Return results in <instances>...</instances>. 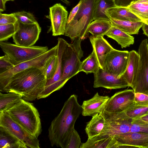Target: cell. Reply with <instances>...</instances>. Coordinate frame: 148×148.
Here are the masks:
<instances>
[{"label": "cell", "instance_id": "6da1fadb", "mask_svg": "<svg viewBox=\"0 0 148 148\" xmlns=\"http://www.w3.org/2000/svg\"><path fill=\"white\" fill-rule=\"evenodd\" d=\"M82 111L77 96L72 95L65 102L48 129V138L51 146L67 148L75 122Z\"/></svg>", "mask_w": 148, "mask_h": 148}, {"label": "cell", "instance_id": "7a4b0ae2", "mask_svg": "<svg viewBox=\"0 0 148 148\" xmlns=\"http://www.w3.org/2000/svg\"><path fill=\"white\" fill-rule=\"evenodd\" d=\"M47 79L44 69L32 67L20 71L8 80L3 92H14L27 101L37 99L44 90Z\"/></svg>", "mask_w": 148, "mask_h": 148}, {"label": "cell", "instance_id": "3957f363", "mask_svg": "<svg viewBox=\"0 0 148 148\" xmlns=\"http://www.w3.org/2000/svg\"><path fill=\"white\" fill-rule=\"evenodd\" d=\"M97 0H82L79 10L71 21L67 24L64 33L73 41L83 40L88 37V28L94 20V13Z\"/></svg>", "mask_w": 148, "mask_h": 148}, {"label": "cell", "instance_id": "277c9868", "mask_svg": "<svg viewBox=\"0 0 148 148\" xmlns=\"http://www.w3.org/2000/svg\"><path fill=\"white\" fill-rule=\"evenodd\" d=\"M6 111L32 135L38 138L42 130L40 115L33 104L22 99Z\"/></svg>", "mask_w": 148, "mask_h": 148}, {"label": "cell", "instance_id": "5b68a950", "mask_svg": "<svg viewBox=\"0 0 148 148\" xmlns=\"http://www.w3.org/2000/svg\"><path fill=\"white\" fill-rule=\"evenodd\" d=\"M82 41L77 38L71 43L68 42L63 51L61 58V81L64 85L80 72L81 60L84 53L81 47Z\"/></svg>", "mask_w": 148, "mask_h": 148}, {"label": "cell", "instance_id": "8992f818", "mask_svg": "<svg viewBox=\"0 0 148 148\" xmlns=\"http://www.w3.org/2000/svg\"><path fill=\"white\" fill-rule=\"evenodd\" d=\"M0 47L14 66L35 58L49 50L47 46L25 47L7 41L0 42Z\"/></svg>", "mask_w": 148, "mask_h": 148}, {"label": "cell", "instance_id": "52a82bcc", "mask_svg": "<svg viewBox=\"0 0 148 148\" xmlns=\"http://www.w3.org/2000/svg\"><path fill=\"white\" fill-rule=\"evenodd\" d=\"M58 46L52 47L32 60L21 63L3 73L0 74V91L3 92L9 79L16 73L32 67L44 69L49 60L57 53Z\"/></svg>", "mask_w": 148, "mask_h": 148}, {"label": "cell", "instance_id": "ba28073f", "mask_svg": "<svg viewBox=\"0 0 148 148\" xmlns=\"http://www.w3.org/2000/svg\"><path fill=\"white\" fill-rule=\"evenodd\" d=\"M0 126L16 136L27 148H40L39 140L38 138L32 135L6 111L0 112Z\"/></svg>", "mask_w": 148, "mask_h": 148}, {"label": "cell", "instance_id": "9c48e42d", "mask_svg": "<svg viewBox=\"0 0 148 148\" xmlns=\"http://www.w3.org/2000/svg\"><path fill=\"white\" fill-rule=\"evenodd\" d=\"M147 39L143 40L139 46V66L135 80L131 86L135 93L148 95V51Z\"/></svg>", "mask_w": 148, "mask_h": 148}, {"label": "cell", "instance_id": "30bf717a", "mask_svg": "<svg viewBox=\"0 0 148 148\" xmlns=\"http://www.w3.org/2000/svg\"><path fill=\"white\" fill-rule=\"evenodd\" d=\"M129 55L128 51L114 49L104 56L103 69L107 73L121 77L126 70Z\"/></svg>", "mask_w": 148, "mask_h": 148}, {"label": "cell", "instance_id": "8fae6325", "mask_svg": "<svg viewBox=\"0 0 148 148\" xmlns=\"http://www.w3.org/2000/svg\"><path fill=\"white\" fill-rule=\"evenodd\" d=\"M58 64L55 73L52 78L47 81L44 90L39 95L37 99L47 97L53 92L60 90L64 85L61 81L62 75L61 58L63 52L68 42L60 38H58Z\"/></svg>", "mask_w": 148, "mask_h": 148}, {"label": "cell", "instance_id": "7c38bea8", "mask_svg": "<svg viewBox=\"0 0 148 148\" xmlns=\"http://www.w3.org/2000/svg\"><path fill=\"white\" fill-rule=\"evenodd\" d=\"M18 22V29L12 36L13 42L21 46H33L39 38L41 27L38 23L27 24Z\"/></svg>", "mask_w": 148, "mask_h": 148}, {"label": "cell", "instance_id": "4fadbf2b", "mask_svg": "<svg viewBox=\"0 0 148 148\" xmlns=\"http://www.w3.org/2000/svg\"><path fill=\"white\" fill-rule=\"evenodd\" d=\"M135 92L126 89L115 93L110 98L103 112L110 113L122 112L135 103Z\"/></svg>", "mask_w": 148, "mask_h": 148}, {"label": "cell", "instance_id": "5bb4252c", "mask_svg": "<svg viewBox=\"0 0 148 148\" xmlns=\"http://www.w3.org/2000/svg\"><path fill=\"white\" fill-rule=\"evenodd\" d=\"M68 12L66 8L60 3H57L49 8V14L46 17L50 19L49 29L54 36L64 35L67 23Z\"/></svg>", "mask_w": 148, "mask_h": 148}, {"label": "cell", "instance_id": "9a60e30c", "mask_svg": "<svg viewBox=\"0 0 148 148\" xmlns=\"http://www.w3.org/2000/svg\"><path fill=\"white\" fill-rule=\"evenodd\" d=\"M94 74L93 87H103L107 89H117L129 87V84L123 76L119 77L105 72L99 68Z\"/></svg>", "mask_w": 148, "mask_h": 148}, {"label": "cell", "instance_id": "2e32d148", "mask_svg": "<svg viewBox=\"0 0 148 148\" xmlns=\"http://www.w3.org/2000/svg\"><path fill=\"white\" fill-rule=\"evenodd\" d=\"M119 148H148V133L129 132L113 137Z\"/></svg>", "mask_w": 148, "mask_h": 148}, {"label": "cell", "instance_id": "e0dca14e", "mask_svg": "<svg viewBox=\"0 0 148 148\" xmlns=\"http://www.w3.org/2000/svg\"><path fill=\"white\" fill-rule=\"evenodd\" d=\"M110 98L108 96L100 95L97 92L90 99L84 101L82 106V115L92 116L102 113Z\"/></svg>", "mask_w": 148, "mask_h": 148}, {"label": "cell", "instance_id": "ac0fdd59", "mask_svg": "<svg viewBox=\"0 0 148 148\" xmlns=\"http://www.w3.org/2000/svg\"><path fill=\"white\" fill-rule=\"evenodd\" d=\"M148 112V106L139 105L134 103L122 112L110 113L103 112L102 114L105 118L132 120L142 116Z\"/></svg>", "mask_w": 148, "mask_h": 148}, {"label": "cell", "instance_id": "d6986e66", "mask_svg": "<svg viewBox=\"0 0 148 148\" xmlns=\"http://www.w3.org/2000/svg\"><path fill=\"white\" fill-rule=\"evenodd\" d=\"M89 38L99 67L103 69L104 56L114 48L103 36H90Z\"/></svg>", "mask_w": 148, "mask_h": 148}, {"label": "cell", "instance_id": "ffe728a7", "mask_svg": "<svg viewBox=\"0 0 148 148\" xmlns=\"http://www.w3.org/2000/svg\"><path fill=\"white\" fill-rule=\"evenodd\" d=\"M117 144L111 136L100 134L81 144L80 148H117Z\"/></svg>", "mask_w": 148, "mask_h": 148}, {"label": "cell", "instance_id": "44dd1931", "mask_svg": "<svg viewBox=\"0 0 148 148\" xmlns=\"http://www.w3.org/2000/svg\"><path fill=\"white\" fill-rule=\"evenodd\" d=\"M139 55L138 52L135 50L129 51L127 66L122 75L127 82L129 87L131 86L136 78L139 66Z\"/></svg>", "mask_w": 148, "mask_h": 148}, {"label": "cell", "instance_id": "7402d4cb", "mask_svg": "<svg viewBox=\"0 0 148 148\" xmlns=\"http://www.w3.org/2000/svg\"><path fill=\"white\" fill-rule=\"evenodd\" d=\"M105 12L107 15L118 19L134 22L142 21L140 18L131 12L127 7L115 5L108 8L105 11Z\"/></svg>", "mask_w": 148, "mask_h": 148}, {"label": "cell", "instance_id": "603a6c76", "mask_svg": "<svg viewBox=\"0 0 148 148\" xmlns=\"http://www.w3.org/2000/svg\"><path fill=\"white\" fill-rule=\"evenodd\" d=\"M115 40L121 48H126L134 44V38L115 26L112 25L105 35Z\"/></svg>", "mask_w": 148, "mask_h": 148}, {"label": "cell", "instance_id": "cb8c5ba5", "mask_svg": "<svg viewBox=\"0 0 148 148\" xmlns=\"http://www.w3.org/2000/svg\"><path fill=\"white\" fill-rule=\"evenodd\" d=\"M107 16L112 25L116 27L130 35L138 34L140 29L144 23L142 21L134 22L112 18L108 15Z\"/></svg>", "mask_w": 148, "mask_h": 148}, {"label": "cell", "instance_id": "d4e9b609", "mask_svg": "<svg viewBox=\"0 0 148 148\" xmlns=\"http://www.w3.org/2000/svg\"><path fill=\"white\" fill-rule=\"evenodd\" d=\"M0 148H27L26 145L14 135L0 126Z\"/></svg>", "mask_w": 148, "mask_h": 148}, {"label": "cell", "instance_id": "484cf974", "mask_svg": "<svg viewBox=\"0 0 148 148\" xmlns=\"http://www.w3.org/2000/svg\"><path fill=\"white\" fill-rule=\"evenodd\" d=\"M105 121L102 113L92 116L91 120L87 123L85 129L88 139H90L101 133L104 126Z\"/></svg>", "mask_w": 148, "mask_h": 148}, {"label": "cell", "instance_id": "4316f807", "mask_svg": "<svg viewBox=\"0 0 148 148\" xmlns=\"http://www.w3.org/2000/svg\"><path fill=\"white\" fill-rule=\"evenodd\" d=\"M112 25L109 19H97L90 23L88 28V31L93 36L103 37Z\"/></svg>", "mask_w": 148, "mask_h": 148}, {"label": "cell", "instance_id": "83f0119b", "mask_svg": "<svg viewBox=\"0 0 148 148\" xmlns=\"http://www.w3.org/2000/svg\"><path fill=\"white\" fill-rule=\"evenodd\" d=\"M127 7L144 23L148 20V0L133 1Z\"/></svg>", "mask_w": 148, "mask_h": 148}, {"label": "cell", "instance_id": "f1b7e54d", "mask_svg": "<svg viewBox=\"0 0 148 148\" xmlns=\"http://www.w3.org/2000/svg\"><path fill=\"white\" fill-rule=\"evenodd\" d=\"M20 94L10 92L6 94L0 92V112L7 110L20 102L22 99Z\"/></svg>", "mask_w": 148, "mask_h": 148}, {"label": "cell", "instance_id": "f546056e", "mask_svg": "<svg viewBox=\"0 0 148 148\" xmlns=\"http://www.w3.org/2000/svg\"><path fill=\"white\" fill-rule=\"evenodd\" d=\"M100 68L99 64L94 52L92 53L82 62L80 72L83 71L87 74L96 72Z\"/></svg>", "mask_w": 148, "mask_h": 148}, {"label": "cell", "instance_id": "4dcf8cb0", "mask_svg": "<svg viewBox=\"0 0 148 148\" xmlns=\"http://www.w3.org/2000/svg\"><path fill=\"white\" fill-rule=\"evenodd\" d=\"M115 5L112 0H97L94 13V20L101 19H108L105 12L106 9Z\"/></svg>", "mask_w": 148, "mask_h": 148}, {"label": "cell", "instance_id": "1f68e13d", "mask_svg": "<svg viewBox=\"0 0 148 148\" xmlns=\"http://www.w3.org/2000/svg\"><path fill=\"white\" fill-rule=\"evenodd\" d=\"M18 21L14 24L0 25V42L7 40L12 37L18 26Z\"/></svg>", "mask_w": 148, "mask_h": 148}, {"label": "cell", "instance_id": "d6a6232c", "mask_svg": "<svg viewBox=\"0 0 148 148\" xmlns=\"http://www.w3.org/2000/svg\"><path fill=\"white\" fill-rule=\"evenodd\" d=\"M58 64L57 54L54 56L49 61L44 69L47 81L51 79L55 73Z\"/></svg>", "mask_w": 148, "mask_h": 148}, {"label": "cell", "instance_id": "836d02e7", "mask_svg": "<svg viewBox=\"0 0 148 148\" xmlns=\"http://www.w3.org/2000/svg\"><path fill=\"white\" fill-rule=\"evenodd\" d=\"M18 21L25 24H33L38 23L34 15L32 13L25 11L14 13Z\"/></svg>", "mask_w": 148, "mask_h": 148}, {"label": "cell", "instance_id": "e575fe53", "mask_svg": "<svg viewBox=\"0 0 148 148\" xmlns=\"http://www.w3.org/2000/svg\"><path fill=\"white\" fill-rule=\"evenodd\" d=\"M81 143L80 136L74 128L70 136L67 148H79Z\"/></svg>", "mask_w": 148, "mask_h": 148}, {"label": "cell", "instance_id": "d590c367", "mask_svg": "<svg viewBox=\"0 0 148 148\" xmlns=\"http://www.w3.org/2000/svg\"><path fill=\"white\" fill-rule=\"evenodd\" d=\"M14 66L6 55L0 57V74L7 71Z\"/></svg>", "mask_w": 148, "mask_h": 148}, {"label": "cell", "instance_id": "8d00e7d4", "mask_svg": "<svg viewBox=\"0 0 148 148\" xmlns=\"http://www.w3.org/2000/svg\"><path fill=\"white\" fill-rule=\"evenodd\" d=\"M17 21L14 13L10 14L0 13V25L14 24Z\"/></svg>", "mask_w": 148, "mask_h": 148}, {"label": "cell", "instance_id": "74e56055", "mask_svg": "<svg viewBox=\"0 0 148 148\" xmlns=\"http://www.w3.org/2000/svg\"><path fill=\"white\" fill-rule=\"evenodd\" d=\"M135 103L137 105L148 106V95L142 93H135Z\"/></svg>", "mask_w": 148, "mask_h": 148}, {"label": "cell", "instance_id": "f35d334b", "mask_svg": "<svg viewBox=\"0 0 148 148\" xmlns=\"http://www.w3.org/2000/svg\"><path fill=\"white\" fill-rule=\"evenodd\" d=\"M130 132H140L148 133V124H132Z\"/></svg>", "mask_w": 148, "mask_h": 148}, {"label": "cell", "instance_id": "ab89813d", "mask_svg": "<svg viewBox=\"0 0 148 148\" xmlns=\"http://www.w3.org/2000/svg\"><path fill=\"white\" fill-rule=\"evenodd\" d=\"M132 124H148V112L142 116L137 118L132 119Z\"/></svg>", "mask_w": 148, "mask_h": 148}, {"label": "cell", "instance_id": "60d3db41", "mask_svg": "<svg viewBox=\"0 0 148 148\" xmlns=\"http://www.w3.org/2000/svg\"><path fill=\"white\" fill-rule=\"evenodd\" d=\"M82 1V0H80L78 4L70 12L68 17L67 24L69 23L74 17L79 10Z\"/></svg>", "mask_w": 148, "mask_h": 148}, {"label": "cell", "instance_id": "b9f144b4", "mask_svg": "<svg viewBox=\"0 0 148 148\" xmlns=\"http://www.w3.org/2000/svg\"><path fill=\"white\" fill-rule=\"evenodd\" d=\"M133 1V0H114V2L115 5L127 7Z\"/></svg>", "mask_w": 148, "mask_h": 148}, {"label": "cell", "instance_id": "7bdbcfd3", "mask_svg": "<svg viewBox=\"0 0 148 148\" xmlns=\"http://www.w3.org/2000/svg\"><path fill=\"white\" fill-rule=\"evenodd\" d=\"M142 28L143 34L148 37V24L144 23Z\"/></svg>", "mask_w": 148, "mask_h": 148}, {"label": "cell", "instance_id": "ee69618b", "mask_svg": "<svg viewBox=\"0 0 148 148\" xmlns=\"http://www.w3.org/2000/svg\"><path fill=\"white\" fill-rule=\"evenodd\" d=\"M5 10V3L3 0H0V12H1Z\"/></svg>", "mask_w": 148, "mask_h": 148}, {"label": "cell", "instance_id": "f6af8a7d", "mask_svg": "<svg viewBox=\"0 0 148 148\" xmlns=\"http://www.w3.org/2000/svg\"><path fill=\"white\" fill-rule=\"evenodd\" d=\"M62 1L63 3H65L67 5L70 6V2L68 0H58Z\"/></svg>", "mask_w": 148, "mask_h": 148}, {"label": "cell", "instance_id": "bcb514c9", "mask_svg": "<svg viewBox=\"0 0 148 148\" xmlns=\"http://www.w3.org/2000/svg\"><path fill=\"white\" fill-rule=\"evenodd\" d=\"M3 0L5 3L6 2L8 1H13L14 0Z\"/></svg>", "mask_w": 148, "mask_h": 148}, {"label": "cell", "instance_id": "7dc6e473", "mask_svg": "<svg viewBox=\"0 0 148 148\" xmlns=\"http://www.w3.org/2000/svg\"><path fill=\"white\" fill-rule=\"evenodd\" d=\"M145 23L148 24V20Z\"/></svg>", "mask_w": 148, "mask_h": 148}, {"label": "cell", "instance_id": "c3c4849f", "mask_svg": "<svg viewBox=\"0 0 148 148\" xmlns=\"http://www.w3.org/2000/svg\"><path fill=\"white\" fill-rule=\"evenodd\" d=\"M147 48L148 51V43L147 44Z\"/></svg>", "mask_w": 148, "mask_h": 148}, {"label": "cell", "instance_id": "681fc988", "mask_svg": "<svg viewBox=\"0 0 148 148\" xmlns=\"http://www.w3.org/2000/svg\"><path fill=\"white\" fill-rule=\"evenodd\" d=\"M136 0H133V1H136Z\"/></svg>", "mask_w": 148, "mask_h": 148}, {"label": "cell", "instance_id": "f907efd6", "mask_svg": "<svg viewBox=\"0 0 148 148\" xmlns=\"http://www.w3.org/2000/svg\"><path fill=\"white\" fill-rule=\"evenodd\" d=\"M112 0L113 1V2H114V0Z\"/></svg>", "mask_w": 148, "mask_h": 148}]
</instances>
